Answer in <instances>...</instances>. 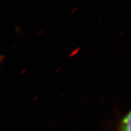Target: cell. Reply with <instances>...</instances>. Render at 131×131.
<instances>
[{
  "mask_svg": "<svg viewBox=\"0 0 131 131\" xmlns=\"http://www.w3.org/2000/svg\"><path fill=\"white\" fill-rule=\"evenodd\" d=\"M130 112L124 115L118 123L117 131H130Z\"/></svg>",
  "mask_w": 131,
  "mask_h": 131,
  "instance_id": "6da1fadb",
  "label": "cell"
},
{
  "mask_svg": "<svg viewBox=\"0 0 131 131\" xmlns=\"http://www.w3.org/2000/svg\"><path fill=\"white\" fill-rule=\"evenodd\" d=\"M4 60V56L3 55H2V54H0V64H2V62H3Z\"/></svg>",
  "mask_w": 131,
  "mask_h": 131,
  "instance_id": "7a4b0ae2",
  "label": "cell"
}]
</instances>
